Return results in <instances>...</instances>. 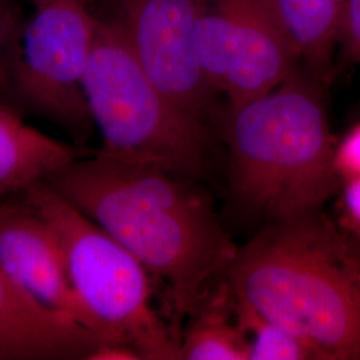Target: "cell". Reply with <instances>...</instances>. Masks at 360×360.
<instances>
[{"mask_svg": "<svg viewBox=\"0 0 360 360\" xmlns=\"http://www.w3.org/2000/svg\"><path fill=\"white\" fill-rule=\"evenodd\" d=\"M20 196L56 233L71 284L102 343H129L143 360H179L180 340L153 307L142 262L46 181Z\"/></svg>", "mask_w": 360, "mask_h": 360, "instance_id": "5", "label": "cell"}, {"mask_svg": "<svg viewBox=\"0 0 360 360\" xmlns=\"http://www.w3.org/2000/svg\"><path fill=\"white\" fill-rule=\"evenodd\" d=\"M23 20L15 0H0V90L7 89Z\"/></svg>", "mask_w": 360, "mask_h": 360, "instance_id": "15", "label": "cell"}, {"mask_svg": "<svg viewBox=\"0 0 360 360\" xmlns=\"http://www.w3.org/2000/svg\"><path fill=\"white\" fill-rule=\"evenodd\" d=\"M299 63L327 80L346 0H270Z\"/></svg>", "mask_w": 360, "mask_h": 360, "instance_id": "12", "label": "cell"}, {"mask_svg": "<svg viewBox=\"0 0 360 360\" xmlns=\"http://www.w3.org/2000/svg\"><path fill=\"white\" fill-rule=\"evenodd\" d=\"M324 83L299 63L270 94L230 111V190L247 217L307 215L340 193Z\"/></svg>", "mask_w": 360, "mask_h": 360, "instance_id": "3", "label": "cell"}, {"mask_svg": "<svg viewBox=\"0 0 360 360\" xmlns=\"http://www.w3.org/2000/svg\"><path fill=\"white\" fill-rule=\"evenodd\" d=\"M179 360H248V339L238 323L214 311L180 338Z\"/></svg>", "mask_w": 360, "mask_h": 360, "instance_id": "14", "label": "cell"}, {"mask_svg": "<svg viewBox=\"0 0 360 360\" xmlns=\"http://www.w3.org/2000/svg\"><path fill=\"white\" fill-rule=\"evenodd\" d=\"M236 323L248 339V360H318L297 336L235 297Z\"/></svg>", "mask_w": 360, "mask_h": 360, "instance_id": "13", "label": "cell"}, {"mask_svg": "<svg viewBox=\"0 0 360 360\" xmlns=\"http://www.w3.org/2000/svg\"><path fill=\"white\" fill-rule=\"evenodd\" d=\"M101 340L44 309L0 267V360H87Z\"/></svg>", "mask_w": 360, "mask_h": 360, "instance_id": "10", "label": "cell"}, {"mask_svg": "<svg viewBox=\"0 0 360 360\" xmlns=\"http://www.w3.org/2000/svg\"><path fill=\"white\" fill-rule=\"evenodd\" d=\"M338 47L349 63L360 65V0L345 3Z\"/></svg>", "mask_w": 360, "mask_h": 360, "instance_id": "16", "label": "cell"}, {"mask_svg": "<svg viewBox=\"0 0 360 360\" xmlns=\"http://www.w3.org/2000/svg\"><path fill=\"white\" fill-rule=\"evenodd\" d=\"M339 195L342 223L352 238L360 239V179L345 180Z\"/></svg>", "mask_w": 360, "mask_h": 360, "instance_id": "18", "label": "cell"}, {"mask_svg": "<svg viewBox=\"0 0 360 360\" xmlns=\"http://www.w3.org/2000/svg\"><path fill=\"white\" fill-rule=\"evenodd\" d=\"M90 151L27 124L0 101V203L47 181L56 171Z\"/></svg>", "mask_w": 360, "mask_h": 360, "instance_id": "11", "label": "cell"}, {"mask_svg": "<svg viewBox=\"0 0 360 360\" xmlns=\"http://www.w3.org/2000/svg\"><path fill=\"white\" fill-rule=\"evenodd\" d=\"M83 94L102 138L99 154L162 168L184 179L205 176V120L184 111L155 86L115 20L99 19Z\"/></svg>", "mask_w": 360, "mask_h": 360, "instance_id": "4", "label": "cell"}, {"mask_svg": "<svg viewBox=\"0 0 360 360\" xmlns=\"http://www.w3.org/2000/svg\"><path fill=\"white\" fill-rule=\"evenodd\" d=\"M27 1L31 15L22 25L7 90L83 146L94 127L83 77L99 19L83 0Z\"/></svg>", "mask_w": 360, "mask_h": 360, "instance_id": "6", "label": "cell"}, {"mask_svg": "<svg viewBox=\"0 0 360 360\" xmlns=\"http://www.w3.org/2000/svg\"><path fill=\"white\" fill-rule=\"evenodd\" d=\"M0 267L41 307L72 319L101 340L71 284L56 233L23 196L0 203Z\"/></svg>", "mask_w": 360, "mask_h": 360, "instance_id": "9", "label": "cell"}, {"mask_svg": "<svg viewBox=\"0 0 360 360\" xmlns=\"http://www.w3.org/2000/svg\"><path fill=\"white\" fill-rule=\"evenodd\" d=\"M348 257H349V263L351 269L354 272V276L356 279V283L359 285L360 290V239H347Z\"/></svg>", "mask_w": 360, "mask_h": 360, "instance_id": "20", "label": "cell"}, {"mask_svg": "<svg viewBox=\"0 0 360 360\" xmlns=\"http://www.w3.org/2000/svg\"><path fill=\"white\" fill-rule=\"evenodd\" d=\"M87 360H143V356L129 343L103 342L91 351Z\"/></svg>", "mask_w": 360, "mask_h": 360, "instance_id": "19", "label": "cell"}, {"mask_svg": "<svg viewBox=\"0 0 360 360\" xmlns=\"http://www.w3.org/2000/svg\"><path fill=\"white\" fill-rule=\"evenodd\" d=\"M155 86L205 120L217 94L195 47V0H120L115 19Z\"/></svg>", "mask_w": 360, "mask_h": 360, "instance_id": "8", "label": "cell"}, {"mask_svg": "<svg viewBox=\"0 0 360 360\" xmlns=\"http://www.w3.org/2000/svg\"><path fill=\"white\" fill-rule=\"evenodd\" d=\"M46 183L166 283L179 319L238 251L193 180L162 168L90 153Z\"/></svg>", "mask_w": 360, "mask_h": 360, "instance_id": "1", "label": "cell"}, {"mask_svg": "<svg viewBox=\"0 0 360 360\" xmlns=\"http://www.w3.org/2000/svg\"><path fill=\"white\" fill-rule=\"evenodd\" d=\"M335 166L343 181L360 179V123L336 144Z\"/></svg>", "mask_w": 360, "mask_h": 360, "instance_id": "17", "label": "cell"}, {"mask_svg": "<svg viewBox=\"0 0 360 360\" xmlns=\"http://www.w3.org/2000/svg\"><path fill=\"white\" fill-rule=\"evenodd\" d=\"M233 296L303 340L318 360H360V290L347 238L321 211L269 223L227 269Z\"/></svg>", "mask_w": 360, "mask_h": 360, "instance_id": "2", "label": "cell"}, {"mask_svg": "<svg viewBox=\"0 0 360 360\" xmlns=\"http://www.w3.org/2000/svg\"><path fill=\"white\" fill-rule=\"evenodd\" d=\"M195 47L230 111L270 94L299 65L270 0H195Z\"/></svg>", "mask_w": 360, "mask_h": 360, "instance_id": "7", "label": "cell"}]
</instances>
